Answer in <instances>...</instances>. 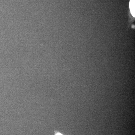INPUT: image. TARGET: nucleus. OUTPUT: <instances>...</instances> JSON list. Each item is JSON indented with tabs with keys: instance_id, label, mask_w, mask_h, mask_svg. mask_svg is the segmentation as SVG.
<instances>
[{
	"instance_id": "f03ea898",
	"label": "nucleus",
	"mask_w": 135,
	"mask_h": 135,
	"mask_svg": "<svg viewBox=\"0 0 135 135\" xmlns=\"http://www.w3.org/2000/svg\"><path fill=\"white\" fill-rule=\"evenodd\" d=\"M55 135H63L62 134H60V133H57V134H56Z\"/></svg>"
},
{
	"instance_id": "f257e3e1",
	"label": "nucleus",
	"mask_w": 135,
	"mask_h": 135,
	"mask_svg": "<svg viewBox=\"0 0 135 135\" xmlns=\"http://www.w3.org/2000/svg\"><path fill=\"white\" fill-rule=\"evenodd\" d=\"M135 0H130L129 4L131 12L134 17H135Z\"/></svg>"
}]
</instances>
